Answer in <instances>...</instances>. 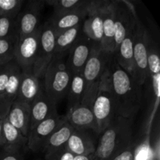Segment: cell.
<instances>
[{
  "label": "cell",
  "mask_w": 160,
  "mask_h": 160,
  "mask_svg": "<svg viewBox=\"0 0 160 160\" xmlns=\"http://www.w3.org/2000/svg\"><path fill=\"white\" fill-rule=\"evenodd\" d=\"M109 70L110 91L117 117L134 120L142 103V87L117 64L113 55L107 63Z\"/></svg>",
  "instance_id": "1"
},
{
  "label": "cell",
  "mask_w": 160,
  "mask_h": 160,
  "mask_svg": "<svg viewBox=\"0 0 160 160\" xmlns=\"http://www.w3.org/2000/svg\"><path fill=\"white\" fill-rule=\"evenodd\" d=\"M134 120L117 117L100 134L91 160H111L133 143Z\"/></svg>",
  "instance_id": "2"
},
{
  "label": "cell",
  "mask_w": 160,
  "mask_h": 160,
  "mask_svg": "<svg viewBox=\"0 0 160 160\" xmlns=\"http://www.w3.org/2000/svg\"><path fill=\"white\" fill-rule=\"evenodd\" d=\"M65 57L53 58L42 78L44 92L56 105L67 96L72 78Z\"/></svg>",
  "instance_id": "3"
},
{
  "label": "cell",
  "mask_w": 160,
  "mask_h": 160,
  "mask_svg": "<svg viewBox=\"0 0 160 160\" xmlns=\"http://www.w3.org/2000/svg\"><path fill=\"white\" fill-rule=\"evenodd\" d=\"M110 56L101 49L99 44L95 42L90 56L82 71L85 80V92L81 104L92 106L94 99L98 93L102 75Z\"/></svg>",
  "instance_id": "4"
},
{
  "label": "cell",
  "mask_w": 160,
  "mask_h": 160,
  "mask_svg": "<svg viewBox=\"0 0 160 160\" xmlns=\"http://www.w3.org/2000/svg\"><path fill=\"white\" fill-rule=\"evenodd\" d=\"M92 109L98 125V134H100L117 117L107 65L102 75L98 93L92 103Z\"/></svg>",
  "instance_id": "5"
},
{
  "label": "cell",
  "mask_w": 160,
  "mask_h": 160,
  "mask_svg": "<svg viewBox=\"0 0 160 160\" xmlns=\"http://www.w3.org/2000/svg\"><path fill=\"white\" fill-rule=\"evenodd\" d=\"M152 38L139 19L136 21L134 38V79L141 87L148 79V52Z\"/></svg>",
  "instance_id": "6"
},
{
  "label": "cell",
  "mask_w": 160,
  "mask_h": 160,
  "mask_svg": "<svg viewBox=\"0 0 160 160\" xmlns=\"http://www.w3.org/2000/svg\"><path fill=\"white\" fill-rule=\"evenodd\" d=\"M56 36L48 22L42 25L38 49L33 67V73L40 78H43L45 70L54 58Z\"/></svg>",
  "instance_id": "7"
},
{
  "label": "cell",
  "mask_w": 160,
  "mask_h": 160,
  "mask_svg": "<svg viewBox=\"0 0 160 160\" xmlns=\"http://www.w3.org/2000/svg\"><path fill=\"white\" fill-rule=\"evenodd\" d=\"M41 28L42 25H39L37 30L31 34L18 38L14 49L13 59L22 71L33 72V67L38 49Z\"/></svg>",
  "instance_id": "8"
},
{
  "label": "cell",
  "mask_w": 160,
  "mask_h": 160,
  "mask_svg": "<svg viewBox=\"0 0 160 160\" xmlns=\"http://www.w3.org/2000/svg\"><path fill=\"white\" fill-rule=\"evenodd\" d=\"M66 121L65 116H60L56 112L46 120L40 122L28 134V149L33 152H42L50 136Z\"/></svg>",
  "instance_id": "9"
},
{
  "label": "cell",
  "mask_w": 160,
  "mask_h": 160,
  "mask_svg": "<svg viewBox=\"0 0 160 160\" xmlns=\"http://www.w3.org/2000/svg\"><path fill=\"white\" fill-rule=\"evenodd\" d=\"M45 6L44 0H31L20 10L17 17L18 37L31 34L39 27L41 12Z\"/></svg>",
  "instance_id": "10"
},
{
  "label": "cell",
  "mask_w": 160,
  "mask_h": 160,
  "mask_svg": "<svg viewBox=\"0 0 160 160\" xmlns=\"http://www.w3.org/2000/svg\"><path fill=\"white\" fill-rule=\"evenodd\" d=\"M95 42L84 33H81L68 52L66 60L67 66L72 74L83 71L84 66L90 56Z\"/></svg>",
  "instance_id": "11"
},
{
  "label": "cell",
  "mask_w": 160,
  "mask_h": 160,
  "mask_svg": "<svg viewBox=\"0 0 160 160\" xmlns=\"http://www.w3.org/2000/svg\"><path fill=\"white\" fill-rule=\"evenodd\" d=\"M103 1H89L88 14L82 24V32L92 42L99 44L103 34Z\"/></svg>",
  "instance_id": "12"
},
{
  "label": "cell",
  "mask_w": 160,
  "mask_h": 160,
  "mask_svg": "<svg viewBox=\"0 0 160 160\" xmlns=\"http://www.w3.org/2000/svg\"><path fill=\"white\" fill-rule=\"evenodd\" d=\"M88 4L89 1H85L82 6L73 10L62 13H53L48 23L56 35L77 25L83 23L87 17Z\"/></svg>",
  "instance_id": "13"
},
{
  "label": "cell",
  "mask_w": 160,
  "mask_h": 160,
  "mask_svg": "<svg viewBox=\"0 0 160 160\" xmlns=\"http://www.w3.org/2000/svg\"><path fill=\"white\" fill-rule=\"evenodd\" d=\"M73 131L70 123L66 121L50 136L42 150L45 160H58L67 148V143Z\"/></svg>",
  "instance_id": "14"
},
{
  "label": "cell",
  "mask_w": 160,
  "mask_h": 160,
  "mask_svg": "<svg viewBox=\"0 0 160 160\" xmlns=\"http://www.w3.org/2000/svg\"><path fill=\"white\" fill-rule=\"evenodd\" d=\"M67 121L74 130H88L98 134V125L91 106L80 104L68 109L65 115Z\"/></svg>",
  "instance_id": "15"
},
{
  "label": "cell",
  "mask_w": 160,
  "mask_h": 160,
  "mask_svg": "<svg viewBox=\"0 0 160 160\" xmlns=\"http://www.w3.org/2000/svg\"><path fill=\"white\" fill-rule=\"evenodd\" d=\"M116 2L115 0L102 2L103 34L99 46L107 55L114 53V24H115Z\"/></svg>",
  "instance_id": "16"
},
{
  "label": "cell",
  "mask_w": 160,
  "mask_h": 160,
  "mask_svg": "<svg viewBox=\"0 0 160 160\" xmlns=\"http://www.w3.org/2000/svg\"><path fill=\"white\" fill-rule=\"evenodd\" d=\"M116 14L114 24V52L130 31L134 28L136 22L126 6L120 0H115Z\"/></svg>",
  "instance_id": "17"
},
{
  "label": "cell",
  "mask_w": 160,
  "mask_h": 160,
  "mask_svg": "<svg viewBox=\"0 0 160 160\" xmlns=\"http://www.w3.org/2000/svg\"><path fill=\"white\" fill-rule=\"evenodd\" d=\"M96 146V141L88 130H74L67 143V149L75 156H92Z\"/></svg>",
  "instance_id": "18"
},
{
  "label": "cell",
  "mask_w": 160,
  "mask_h": 160,
  "mask_svg": "<svg viewBox=\"0 0 160 160\" xmlns=\"http://www.w3.org/2000/svg\"><path fill=\"white\" fill-rule=\"evenodd\" d=\"M6 118L11 125L28 138L30 131L31 105L15 99L11 104Z\"/></svg>",
  "instance_id": "19"
},
{
  "label": "cell",
  "mask_w": 160,
  "mask_h": 160,
  "mask_svg": "<svg viewBox=\"0 0 160 160\" xmlns=\"http://www.w3.org/2000/svg\"><path fill=\"white\" fill-rule=\"evenodd\" d=\"M56 112H58L57 105L47 96L43 88L38 96L31 103L30 131L40 122L46 120Z\"/></svg>",
  "instance_id": "20"
},
{
  "label": "cell",
  "mask_w": 160,
  "mask_h": 160,
  "mask_svg": "<svg viewBox=\"0 0 160 160\" xmlns=\"http://www.w3.org/2000/svg\"><path fill=\"white\" fill-rule=\"evenodd\" d=\"M42 89V78L35 76L33 72L22 71L20 87L16 99L31 105V103L38 96Z\"/></svg>",
  "instance_id": "21"
},
{
  "label": "cell",
  "mask_w": 160,
  "mask_h": 160,
  "mask_svg": "<svg viewBox=\"0 0 160 160\" xmlns=\"http://www.w3.org/2000/svg\"><path fill=\"white\" fill-rule=\"evenodd\" d=\"M135 27L128 32L113 53L117 64L134 78V38Z\"/></svg>",
  "instance_id": "22"
},
{
  "label": "cell",
  "mask_w": 160,
  "mask_h": 160,
  "mask_svg": "<svg viewBox=\"0 0 160 160\" xmlns=\"http://www.w3.org/2000/svg\"><path fill=\"white\" fill-rule=\"evenodd\" d=\"M2 134L4 145L0 150L9 153L23 152L28 148V138L9 123L5 118L2 122Z\"/></svg>",
  "instance_id": "23"
},
{
  "label": "cell",
  "mask_w": 160,
  "mask_h": 160,
  "mask_svg": "<svg viewBox=\"0 0 160 160\" xmlns=\"http://www.w3.org/2000/svg\"><path fill=\"white\" fill-rule=\"evenodd\" d=\"M82 24L77 25L56 36L54 58L65 57L68 54L69 50L82 33Z\"/></svg>",
  "instance_id": "24"
},
{
  "label": "cell",
  "mask_w": 160,
  "mask_h": 160,
  "mask_svg": "<svg viewBox=\"0 0 160 160\" xmlns=\"http://www.w3.org/2000/svg\"><path fill=\"white\" fill-rule=\"evenodd\" d=\"M85 92V80L82 72L72 74L70 86L67 94L68 109L81 104Z\"/></svg>",
  "instance_id": "25"
},
{
  "label": "cell",
  "mask_w": 160,
  "mask_h": 160,
  "mask_svg": "<svg viewBox=\"0 0 160 160\" xmlns=\"http://www.w3.org/2000/svg\"><path fill=\"white\" fill-rule=\"evenodd\" d=\"M21 69L15 61L3 95V98L10 105L17 98L21 79Z\"/></svg>",
  "instance_id": "26"
},
{
  "label": "cell",
  "mask_w": 160,
  "mask_h": 160,
  "mask_svg": "<svg viewBox=\"0 0 160 160\" xmlns=\"http://www.w3.org/2000/svg\"><path fill=\"white\" fill-rule=\"evenodd\" d=\"M18 34L6 38H0V64L4 65L13 59L14 49Z\"/></svg>",
  "instance_id": "27"
},
{
  "label": "cell",
  "mask_w": 160,
  "mask_h": 160,
  "mask_svg": "<svg viewBox=\"0 0 160 160\" xmlns=\"http://www.w3.org/2000/svg\"><path fill=\"white\" fill-rule=\"evenodd\" d=\"M83 0H44V3L54 9L53 13H62L73 10L82 6Z\"/></svg>",
  "instance_id": "28"
},
{
  "label": "cell",
  "mask_w": 160,
  "mask_h": 160,
  "mask_svg": "<svg viewBox=\"0 0 160 160\" xmlns=\"http://www.w3.org/2000/svg\"><path fill=\"white\" fill-rule=\"evenodd\" d=\"M148 78L159 75L160 72V59L159 51L155 45L152 39L148 45Z\"/></svg>",
  "instance_id": "29"
},
{
  "label": "cell",
  "mask_w": 160,
  "mask_h": 160,
  "mask_svg": "<svg viewBox=\"0 0 160 160\" xmlns=\"http://www.w3.org/2000/svg\"><path fill=\"white\" fill-rule=\"evenodd\" d=\"M17 34H18L17 17L0 16V38H6Z\"/></svg>",
  "instance_id": "30"
},
{
  "label": "cell",
  "mask_w": 160,
  "mask_h": 160,
  "mask_svg": "<svg viewBox=\"0 0 160 160\" xmlns=\"http://www.w3.org/2000/svg\"><path fill=\"white\" fill-rule=\"evenodd\" d=\"M23 0H0L1 15L17 17L23 8Z\"/></svg>",
  "instance_id": "31"
},
{
  "label": "cell",
  "mask_w": 160,
  "mask_h": 160,
  "mask_svg": "<svg viewBox=\"0 0 160 160\" xmlns=\"http://www.w3.org/2000/svg\"><path fill=\"white\" fill-rule=\"evenodd\" d=\"M14 62L15 60L14 59H12L9 62L2 66V67L0 68V97L2 98H3V95H4L6 87L7 85L9 76H10Z\"/></svg>",
  "instance_id": "32"
},
{
  "label": "cell",
  "mask_w": 160,
  "mask_h": 160,
  "mask_svg": "<svg viewBox=\"0 0 160 160\" xmlns=\"http://www.w3.org/2000/svg\"><path fill=\"white\" fill-rule=\"evenodd\" d=\"M136 150H137V147H136L135 143L133 142L131 146L128 147L127 149H125L124 151L117 155L111 160H134Z\"/></svg>",
  "instance_id": "33"
},
{
  "label": "cell",
  "mask_w": 160,
  "mask_h": 160,
  "mask_svg": "<svg viewBox=\"0 0 160 160\" xmlns=\"http://www.w3.org/2000/svg\"><path fill=\"white\" fill-rule=\"evenodd\" d=\"M0 160H24L23 152L9 153L0 150Z\"/></svg>",
  "instance_id": "34"
},
{
  "label": "cell",
  "mask_w": 160,
  "mask_h": 160,
  "mask_svg": "<svg viewBox=\"0 0 160 160\" xmlns=\"http://www.w3.org/2000/svg\"><path fill=\"white\" fill-rule=\"evenodd\" d=\"M11 105L3 98L0 97V118L5 119L7 116Z\"/></svg>",
  "instance_id": "35"
},
{
  "label": "cell",
  "mask_w": 160,
  "mask_h": 160,
  "mask_svg": "<svg viewBox=\"0 0 160 160\" xmlns=\"http://www.w3.org/2000/svg\"><path fill=\"white\" fill-rule=\"evenodd\" d=\"M74 155L66 148V149L62 152V154L59 156L58 160H73L74 159Z\"/></svg>",
  "instance_id": "36"
},
{
  "label": "cell",
  "mask_w": 160,
  "mask_h": 160,
  "mask_svg": "<svg viewBox=\"0 0 160 160\" xmlns=\"http://www.w3.org/2000/svg\"><path fill=\"white\" fill-rule=\"evenodd\" d=\"M4 119L0 118V149L2 148L4 145V139H3V134H2V122Z\"/></svg>",
  "instance_id": "37"
},
{
  "label": "cell",
  "mask_w": 160,
  "mask_h": 160,
  "mask_svg": "<svg viewBox=\"0 0 160 160\" xmlns=\"http://www.w3.org/2000/svg\"><path fill=\"white\" fill-rule=\"evenodd\" d=\"M73 160H91L90 156H77Z\"/></svg>",
  "instance_id": "38"
},
{
  "label": "cell",
  "mask_w": 160,
  "mask_h": 160,
  "mask_svg": "<svg viewBox=\"0 0 160 160\" xmlns=\"http://www.w3.org/2000/svg\"><path fill=\"white\" fill-rule=\"evenodd\" d=\"M2 65H0V68H1V67H2Z\"/></svg>",
  "instance_id": "39"
},
{
  "label": "cell",
  "mask_w": 160,
  "mask_h": 160,
  "mask_svg": "<svg viewBox=\"0 0 160 160\" xmlns=\"http://www.w3.org/2000/svg\"><path fill=\"white\" fill-rule=\"evenodd\" d=\"M0 16H1V12H0Z\"/></svg>",
  "instance_id": "40"
},
{
  "label": "cell",
  "mask_w": 160,
  "mask_h": 160,
  "mask_svg": "<svg viewBox=\"0 0 160 160\" xmlns=\"http://www.w3.org/2000/svg\"><path fill=\"white\" fill-rule=\"evenodd\" d=\"M0 65H1V64H0Z\"/></svg>",
  "instance_id": "41"
}]
</instances>
